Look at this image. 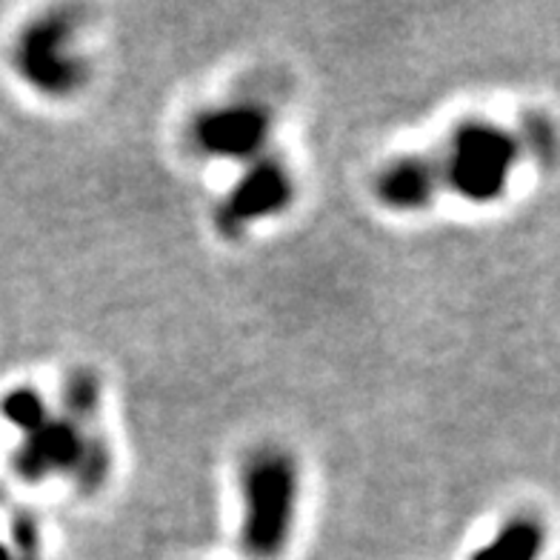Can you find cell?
<instances>
[{"label": "cell", "instance_id": "obj_3", "mask_svg": "<svg viewBox=\"0 0 560 560\" xmlns=\"http://www.w3.org/2000/svg\"><path fill=\"white\" fill-rule=\"evenodd\" d=\"M12 464L35 487L52 478H69L81 492H97L112 472V450L97 427H86L52 409L40 427L23 432Z\"/></svg>", "mask_w": 560, "mask_h": 560}, {"label": "cell", "instance_id": "obj_1", "mask_svg": "<svg viewBox=\"0 0 560 560\" xmlns=\"http://www.w3.org/2000/svg\"><path fill=\"white\" fill-rule=\"evenodd\" d=\"M241 515L237 544L249 560H275L287 552L301 509V469L289 452L264 446L237 478Z\"/></svg>", "mask_w": 560, "mask_h": 560}, {"label": "cell", "instance_id": "obj_5", "mask_svg": "<svg viewBox=\"0 0 560 560\" xmlns=\"http://www.w3.org/2000/svg\"><path fill=\"white\" fill-rule=\"evenodd\" d=\"M272 135L275 112L252 97L200 109L186 129V140L198 158L244 166L269 152Z\"/></svg>", "mask_w": 560, "mask_h": 560}, {"label": "cell", "instance_id": "obj_10", "mask_svg": "<svg viewBox=\"0 0 560 560\" xmlns=\"http://www.w3.org/2000/svg\"><path fill=\"white\" fill-rule=\"evenodd\" d=\"M52 412V406L46 404V398L32 386H18V389H9L7 398L0 400V415L7 420L9 427L18 429V432H30V429L40 427Z\"/></svg>", "mask_w": 560, "mask_h": 560}, {"label": "cell", "instance_id": "obj_6", "mask_svg": "<svg viewBox=\"0 0 560 560\" xmlns=\"http://www.w3.org/2000/svg\"><path fill=\"white\" fill-rule=\"evenodd\" d=\"M292 200H295V175L287 161L266 152L258 161L246 163L235 186L223 195L214 209V232L237 241L252 226L287 212Z\"/></svg>", "mask_w": 560, "mask_h": 560}, {"label": "cell", "instance_id": "obj_4", "mask_svg": "<svg viewBox=\"0 0 560 560\" xmlns=\"http://www.w3.org/2000/svg\"><path fill=\"white\" fill-rule=\"evenodd\" d=\"M12 69L35 95L46 101H72L92 81V60L81 40V21L55 9L32 18L15 37Z\"/></svg>", "mask_w": 560, "mask_h": 560}, {"label": "cell", "instance_id": "obj_9", "mask_svg": "<svg viewBox=\"0 0 560 560\" xmlns=\"http://www.w3.org/2000/svg\"><path fill=\"white\" fill-rule=\"evenodd\" d=\"M60 412L81 420L86 427H97L101 418V381L92 369H74L63 384L60 395Z\"/></svg>", "mask_w": 560, "mask_h": 560}, {"label": "cell", "instance_id": "obj_11", "mask_svg": "<svg viewBox=\"0 0 560 560\" xmlns=\"http://www.w3.org/2000/svg\"><path fill=\"white\" fill-rule=\"evenodd\" d=\"M0 560H15V552H12L9 544H3V540H0Z\"/></svg>", "mask_w": 560, "mask_h": 560}, {"label": "cell", "instance_id": "obj_2", "mask_svg": "<svg viewBox=\"0 0 560 560\" xmlns=\"http://www.w3.org/2000/svg\"><path fill=\"white\" fill-rule=\"evenodd\" d=\"M521 138L501 124L483 118L457 124L435 152L441 189L475 207L501 200L521 163Z\"/></svg>", "mask_w": 560, "mask_h": 560}, {"label": "cell", "instance_id": "obj_8", "mask_svg": "<svg viewBox=\"0 0 560 560\" xmlns=\"http://www.w3.org/2000/svg\"><path fill=\"white\" fill-rule=\"evenodd\" d=\"M546 546V526L538 517H509L494 538L480 546L469 560H540Z\"/></svg>", "mask_w": 560, "mask_h": 560}, {"label": "cell", "instance_id": "obj_12", "mask_svg": "<svg viewBox=\"0 0 560 560\" xmlns=\"http://www.w3.org/2000/svg\"><path fill=\"white\" fill-rule=\"evenodd\" d=\"M15 560H40V558H15Z\"/></svg>", "mask_w": 560, "mask_h": 560}, {"label": "cell", "instance_id": "obj_7", "mask_svg": "<svg viewBox=\"0 0 560 560\" xmlns=\"http://www.w3.org/2000/svg\"><path fill=\"white\" fill-rule=\"evenodd\" d=\"M441 192L435 155H400L381 166L372 180V195L377 203L398 214L423 212Z\"/></svg>", "mask_w": 560, "mask_h": 560}]
</instances>
